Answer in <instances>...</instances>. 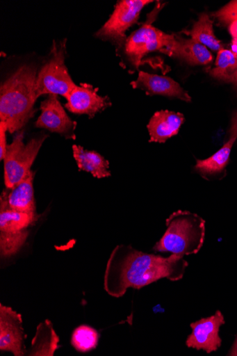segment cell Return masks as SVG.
<instances>
[{
    "label": "cell",
    "mask_w": 237,
    "mask_h": 356,
    "mask_svg": "<svg viewBox=\"0 0 237 356\" xmlns=\"http://www.w3.org/2000/svg\"><path fill=\"white\" fill-rule=\"evenodd\" d=\"M229 139L235 140L237 139V111L234 114L231 120V126L229 131Z\"/></svg>",
    "instance_id": "cell-24"
},
{
    "label": "cell",
    "mask_w": 237,
    "mask_h": 356,
    "mask_svg": "<svg viewBox=\"0 0 237 356\" xmlns=\"http://www.w3.org/2000/svg\"><path fill=\"white\" fill-rule=\"evenodd\" d=\"M73 153L80 170L90 173L97 179L111 176L109 161L97 152L86 150L79 145H74Z\"/></svg>",
    "instance_id": "cell-16"
},
{
    "label": "cell",
    "mask_w": 237,
    "mask_h": 356,
    "mask_svg": "<svg viewBox=\"0 0 237 356\" xmlns=\"http://www.w3.org/2000/svg\"><path fill=\"white\" fill-rule=\"evenodd\" d=\"M131 85L133 88H140L145 90L149 95H163L186 102L192 101L187 91L177 81L166 76L140 72L138 79L132 81Z\"/></svg>",
    "instance_id": "cell-13"
},
{
    "label": "cell",
    "mask_w": 237,
    "mask_h": 356,
    "mask_svg": "<svg viewBox=\"0 0 237 356\" xmlns=\"http://www.w3.org/2000/svg\"><path fill=\"white\" fill-rule=\"evenodd\" d=\"M173 57L185 60L191 65H208L213 60L209 49L192 39L185 40L177 37Z\"/></svg>",
    "instance_id": "cell-18"
},
{
    "label": "cell",
    "mask_w": 237,
    "mask_h": 356,
    "mask_svg": "<svg viewBox=\"0 0 237 356\" xmlns=\"http://www.w3.org/2000/svg\"><path fill=\"white\" fill-rule=\"evenodd\" d=\"M38 69L24 65L15 72L0 89V122L8 126V132L20 131L35 114V86Z\"/></svg>",
    "instance_id": "cell-2"
},
{
    "label": "cell",
    "mask_w": 237,
    "mask_h": 356,
    "mask_svg": "<svg viewBox=\"0 0 237 356\" xmlns=\"http://www.w3.org/2000/svg\"><path fill=\"white\" fill-rule=\"evenodd\" d=\"M65 42L58 46L54 42L51 58L38 74L35 86L38 99L45 94L60 95L66 99L77 86L65 65Z\"/></svg>",
    "instance_id": "cell-6"
},
{
    "label": "cell",
    "mask_w": 237,
    "mask_h": 356,
    "mask_svg": "<svg viewBox=\"0 0 237 356\" xmlns=\"http://www.w3.org/2000/svg\"><path fill=\"white\" fill-rule=\"evenodd\" d=\"M161 9L160 4H157L148 15L147 22L125 42V53L135 67L138 68L142 58L152 52L160 51L173 56L177 37L165 34L152 25Z\"/></svg>",
    "instance_id": "cell-4"
},
{
    "label": "cell",
    "mask_w": 237,
    "mask_h": 356,
    "mask_svg": "<svg viewBox=\"0 0 237 356\" xmlns=\"http://www.w3.org/2000/svg\"><path fill=\"white\" fill-rule=\"evenodd\" d=\"M237 70V55L231 50L222 49L218 53L215 67L209 70L213 78L219 80L222 76L230 74Z\"/></svg>",
    "instance_id": "cell-21"
},
{
    "label": "cell",
    "mask_w": 237,
    "mask_h": 356,
    "mask_svg": "<svg viewBox=\"0 0 237 356\" xmlns=\"http://www.w3.org/2000/svg\"><path fill=\"white\" fill-rule=\"evenodd\" d=\"M224 323V317L220 310L209 317L191 323L192 333L188 337L186 345L197 350H205L207 353L217 351L222 346L220 330Z\"/></svg>",
    "instance_id": "cell-9"
},
{
    "label": "cell",
    "mask_w": 237,
    "mask_h": 356,
    "mask_svg": "<svg viewBox=\"0 0 237 356\" xmlns=\"http://www.w3.org/2000/svg\"><path fill=\"white\" fill-rule=\"evenodd\" d=\"M37 214L14 211L0 204V252L4 257L16 254L28 236Z\"/></svg>",
    "instance_id": "cell-7"
},
{
    "label": "cell",
    "mask_w": 237,
    "mask_h": 356,
    "mask_svg": "<svg viewBox=\"0 0 237 356\" xmlns=\"http://www.w3.org/2000/svg\"><path fill=\"white\" fill-rule=\"evenodd\" d=\"M235 140H229L213 155L208 159L197 160L195 170L204 179L219 176L225 172Z\"/></svg>",
    "instance_id": "cell-17"
},
{
    "label": "cell",
    "mask_w": 237,
    "mask_h": 356,
    "mask_svg": "<svg viewBox=\"0 0 237 356\" xmlns=\"http://www.w3.org/2000/svg\"><path fill=\"white\" fill-rule=\"evenodd\" d=\"M223 24H229L237 19V0L231 1L213 14Z\"/></svg>",
    "instance_id": "cell-22"
},
{
    "label": "cell",
    "mask_w": 237,
    "mask_h": 356,
    "mask_svg": "<svg viewBox=\"0 0 237 356\" xmlns=\"http://www.w3.org/2000/svg\"><path fill=\"white\" fill-rule=\"evenodd\" d=\"M188 263L184 257L148 254L131 246L119 245L113 251L104 276V289L111 297H123L129 288L140 289L159 280L183 279Z\"/></svg>",
    "instance_id": "cell-1"
},
{
    "label": "cell",
    "mask_w": 237,
    "mask_h": 356,
    "mask_svg": "<svg viewBox=\"0 0 237 356\" xmlns=\"http://www.w3.org/2000/svg\"><path fill=\"white\" fill-rule=\"evenodd\" d=\"M219 81L230 83L237 88V70L230 74L222 76L219 79Z\"/></svg>",
    "instance_id": "cell-25"
},
{
    "label": "cell",
    "mask_w": 237,
    "mask_h": 356,
    "mask_svg": "<svg viewBox=\"0 0 237 356\" xmlns=\"http://www.w3.org/2000/svg\"><path fill=\"white\" fill-rule=\"evenodd\" d=\"M227 355L237 356V334Z\"/></svg>",
    "instance_id": "cell-27"
},
{
    "label": "cell",
    "mask_w": 237,
    "mask_h": 356,
    "mask_svg": "<svg viewBox=\"0 0 237 356\" xmlns=\"http://www.w3.org/2000/svg\"><path fill=\"white\" fill-rule=\"evenodd\" d=\"M48 138L42 135L24 143V132H19L8 146L4 159V181L7 188H12L22 181L32 170L33 163Z\"/></svg>",
    "instance_id": "cell-5"
},
{
    "label": "cell",
    "mask_w": 237,
    "mask_h": 356,
    "mask_svg": "<svg viewBox=\"0 0 237 356\" xmlns=\"http://www.w3.org/2000/svg\"><path fill=\"white\" fill-rule=\"evenodd\" d=\"M8 132V126L4 122H0V159L4 160L7 149L6 134Z\"/></svg>",
    "instance_id": "cell-23"
},
{
    "label": "cell",
    "mask_w": 237,
    "mask_h": 356,
    "mask_svg": "<svg viewBox=\"0 0 237 356\" xmlns=\"http://www.w3.org/2000/svg\"><path fill=\"white\" fill-rule=\"evenodd\" d=\"M21 314L12 308L0 305V350L15 356L25 355V334Z\"/></svg>",
    "instance_id": "cell-10"
},
{
    "label": "cell",
    "mask_w": 237,
    "mask_h": 356,
    "mask_svg": "<svg viewBox=\"0 0 237 356\" xmlns=\"http://www.w3.org/2000/svg\"><path fill=\"white\" fill-rule=\"evenodd\" d=\"M167 229L153 250L185 257L197 254L205 242L206 220L188 211L179 210L165 222Z\"/></svg>",
    "instance_id": "cell-3"
},
{
    "label": "cell",
    "mask_w": 237,
    "mask_h": 356,
    "mask_svg": "<svg viewBox=\"0 0 237 356\" xmlns=\"http://www.w3.org/2000/svg\"><path fill=\"white\" fill-rule=\"evenodd\" d=\"M41 111L42 114L35 123L37 127L66 137L74 135L76 124L67 115L58 95H49L48 99L42 102Z\"/></svg>",
    "instance_id": "cell-11"
},
{
    "label": "cell",
    "mask_w": 237,
    "mask_h": 356,
    "mask_svg": "<svg viewBox=\"0 0 237 356\" xmlns=\"http://www.w3.org/2000/svg\"><path fill=\"white\" fill-rule=\"evenodd\" d=\"M184 122V115L181 113L169 111L156 112L147 125L150 142L164 143L178 135Z\"/></svg>",
    "instance_id": "cell-15"
},
{
    "label": "cell",
    "mask_w": 237,
    "mask_h": 356,
    "mask_svg": "<svg viewBox=\"0 0 237 356\" xmlns=\"http://www.w3.org/2000/svg\"><path fill=\"white\" fill-rule=\"evenodd\" d=\"M185 33L191 36V39L214 51L223 49L222 42L216 38L213 29V21L209 15L202 14L194 24L192 29Z\"/></svg>",
    "instance_id": "cell-19"
},
{
    "label": "cell",
    "mask_w": 237,
    "mask_h": 356,
    "mask_svg": "<svg viewBox=\"0 0 237 356\" xmlns=\"http://www.w3.org/2000/svg\"><path fill=\"white\" fill-rule=\"evenodd\" d=\"M33 177L35 174L31 171L13 188L4 190L0 197V204L14 211L36 214Z\"/></svg>",
    "instance_id": "cell-14"
},
{
    "label": "cell",
    "mask_w": 237,
    "mask_h": 356,
    "mask_svg": "<svg viewBox=\"0 0 237 356\" xmlns=\"http://www.w3.org/2000/svg\"><path fill=\"white\" fill-rule=\"evenodd\" d=\"M66 100L65 107L70 112L88 115L90 118L112 105L108 97L99 95L97 89L86 84L76 86L67 97Z\"/></svg>",
    "instance_id": "cell-12"
},
{
    "label": "cell",
    "mask_w": 237,
    "mask_h": 356,
    "mask_svg": "<svg viewBox=\"0 0 237 356\" xmlns=\"http://www.w3.org/2000/svg\"><path fill=\"white\" fill-rule=\"evenodd\" d=\"M229 31L232 38L231 42L237 44V19L229 24Z\"/></svg>",
    "instance_id": "cell-26"
},
{
    "label": "cell",
    "mask_w": 237,
    "mask_h": 356,
    "mask_svg": "<svg viewBox=\"0 0 237 356\" xmlns=\"http://www.w3.org/2000/svg\"><path fill=\"white\" fill-rule=\"evenodd\" d=\"M151 0H122L119 1L108 21L96 33V38L110 40L122 45L126 40V31L137 23L144 8Z\"/></svg>",
    "instance_id": "cell-8"
},
{
    "label": "cell",
    "mask_w": 237,
    "mask_h": 356,
    "mask_svg": "<svg viewBox=\"0 0 237 356\" xmlns=\"http://www.w3.org/2000/svg\"><path fill=\"white\" fill-rule=\"evenodd\" d=\"M99 338V335L95 329L83 325L74 330L72 344L76 350L86 353L97 347Z\"/></svg>",
    "instance_id": "cell-20"
}]
</instances>
